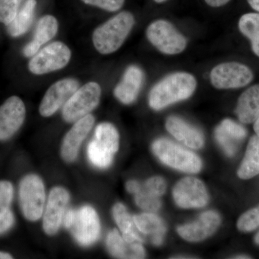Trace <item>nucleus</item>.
<instances>
[{
    "label": "nucleus",
    "instance_id": "f8f14e48",
    "mask_svg": "<svg viewBox=\"0 0 259 259\" xmlns=\"http://www.w3.org/2000/svg\"><path fill=\"white\" fill-rule=\"evenodd\" d=\"M79 88V81L73 78L61 79L51 85L39 107L40 115L45 117L54 115Z\"/></svg>",
    "mask_w": 259,
    "mask_h": 259
},
{
    "label": "nucleus",
    "instance_id": "e433bc0d",
    "mask_svg": "<svg viewBox=\"0 0 259 259\" xmlns=\"http://www.w3.org/2000/svg\"><path fill=\"white\" fill-rule=\"evenodd\" d=\"M247 1L253 10L259 13V0H247Z\"/></svg>",
    "mask_w": 259,
    "mask_h": 259
},
{
    "label": "nucleus",
    "instance_id": "423d86ee",
    "mask_svg": "<svg viewBox=\"0 0 259 259\" xmlns=\"http://www.w3.org/2000/svg\"><path fill=\"white\" fill-rule=\"evenodd\" d=\"M71 58V50L60 41L53 42L40 49L29 61L28 69L35 75H44L64 69Z\"/></svg>",
    "mask_w": 259,
    "mask_h": 259
},
{
    "label": "nucleus",
    "instance_id": "6ab92c4d",
    "mask_svg": "<svg viewBox=\"0 0 259 259\" xmlns=\"http://www.w3.org/2000/svg\"><path fill=\"white\" fill-rule=\"evenodd\" d=\"M244 127L234 121L226 119L214 131V137L228 156L236 153L238 144L246 136Z\"/></svg>",
    "mask_w": 259,
    "mask_h": 259
},
{
    "label": "nucleus",
    "instance_id": "473e14b6",
    "mask_svg": "<svg viewBox=\"0 0 259 259\" xmlns=\"http://www.w3.org/2000/svg\"><path fill=\"white\" fill-rule=\"evenodd\" d=\"M146 188L156 194L158 197H161L166 191V182L160 177H154L149 179L144 183Z\"/></svg>",
    "mask_w": 259,
    "mask_h": 259
},
{
    "label": "nucleus",
    "instance_id": "a19ab883",
    "mask_svg": "<svg viewBox=\"0 0 259 259\" xmlns=\"http://www.w3.org/2000/svg\"><path fill=\"white\" fill-rule=\"evenodd\" d=\"M255 243H256V244L259 245V232L258 233V234H257L256 236H255Z\"/></svg>",
    "mask_w": 259,
    "mask_h": 259
},
{
    "label": "nucleus",
    "instance_id": "39448f33",
    "mask_svg": "<svg viewBox=\"0 0 259 259\" xmlns=\"http://www.w3.org/2000/svg\"><path fill=\"white\" fill-rule=\"evenodd\" d=\"M98 83L90 81L79 88L63 107V117L66 122H74L96 108L101 97Z\"/></svg>",
    "mask_w": 259,
    "mask_h": 259
},
{
    "label": "nucleus",
    "instance_id": "aec40b11",
    "mask_svg": "<svg viewBox=\"0 0 259 259\" xmlns=\"http://www.w3.org/2000/svg\"><path fill=\"white\" fill-rule=\"evenodd\" d=\"M166 127L175 139L185 146L194 149H198L203 146L204 141L202 133L180 117L175 116L168 117Z\"/></svg>",
    "mask_w": 259,
    "mask_h": 259
},
{
    "label": "nucleus",
    "instance_id": "bb28decb",
    "mask_svg": "<svg viewBox=\"0 0 259 259\" xmlns=\"http://www.w3.org/2000/svg\"><path fill=\"white\" fill-rule=\"evenodd\" d=\"M240 30L251 41L252 49L259 56V14L247 13L243 15L238 23Z\"/></svg>",
    "mask_w": 259,
    "mask_h": 259
},
{
    "label": "nucleus",
    "instance_id": "20e7f679",
    "mask_svg": "<svg viewBox=\"0 0 259 259\" xmlns=\"http://www.w3.org/2000/svg\"><path fill=\"white\" fill-rule=\"evenodd\" d=\"M119 134L115 126L103 122L97 126L95 139L89 144L88 153L90 161L99 168H107L119 148Z\"/></svg>",
    "mask_w": 259,
    "mask_h": 259
},
{
    "label": "nucleus",
    "instance_id": "c9c22d12",
    "mask_svg": "<svg viewBox=\"0 0 259 259\" xmlns=\"http://www.w3.org/2000/svg\"><path fill=\"white\" fill-rule=\"evenodd\" d=\"M206 3L212 8H218L226 5L230 0H205Z\"/></svg>",
    "mask_w": 259,
    "mask_h": 259
},
{
    "label": "nucleus",
    "instance_id": "7ed1b4c3",
    "mask_svg": "<svg viewBox=\"0 0 259 259\" xmlns=\"http://www.w3.org/2000/svg\"><path fill=\"white\" fill-rule=\"evenodd\" d=\"M152 149L160 161L175 169L196 174L202 168V161L197 155L169 140H156Z\"/></svg>",
    "mask_w": 259,
    "mask_h": 259
},
{
    "label": "nucleus",
    "instance_id": "b1692460",
    "mask_svg": "<svg viewBox=\"0 0 259 259\" xmlns=\"http://www.w3.org/2000/svg\"><path fill=\"white\" fill-rule=\"evenodd\" d=\"M36 5V0H26L24 3L14 20L7 25L10 36L20 37L28 31L33 21Z\"/></svg>",
    "mask_w": 259,
    "mask_h": 259
},
{
    "label": "nucleus",
    "instance_id": "5701e85b",
    "mask_svg": "<svg viewBox=\"0 0 259 259\" xmlns=\"http://www.w3.org/2000/svg\"><path fill=\"white\" fill-rule=\"evenodd\" d=\"M236 113L243 123L255 122L259 116V84L242 94L237 105Z\"/></svg>",
    "mask_w": 259,
    "mask_h": 259
},
{
    "label": "nucleus",
    "instance_id": "4be33fe9",
    "mask_svg": "<svg viewBox=\"0 0 259 259\" xmlns=\"http://www.w3.org/2000/svg\"><path fill=\"white\" fill-rule=\"evenodd\" d=\"M136 228L141 233L150 236L153 244L161 245L166 232L164 222L153 213H142L134 218Z\"/></svg>",
    "mask_w": 259,
    "mask_h": 259
},
{
    "label": "nucleus",
    "instance_id": "f3484780",
    "mask_svg": "<svg viewBox=\"0 0 259 259\" xmlns=\"http://www.w3.org/2000/svg\"><path fill=\"white\" fill-rule=\"evenodd\" d=\"M144 80V72L139 66H129L125 70L120 82L114 90V95L119 101L129 105L139 96Z\"/></svg>",
    "mask_w": 259,
    "mask_h": 259
},
{
    "label": "nucleus",
    "instance_id": "a211bd4d",
    "mask_svg": "<svg viewBox=\"0 0 259 259\" xmlns=\"http://www.w3.org/2000/svg\"><path fill=\"white\" fill-rule=\"evenodd\" d=\"M58 30L59 23L55 17L50 15L42 17L37 21L33 38L23 49V55L25 57L35 55L42 46L56 36Z\"/></svg>",
    "mask_w": 259,
    "mask_h": 259
},
{
    "label": "nucleus",
    "instance_id": "2eb2a0df",
    "mask_svg": "<svg viewBox=\"0 0 259 259\" xmlns=\"http://www.w3.org/2000/svg\"><path fill=\"white\" fill-rule=\"evenodd\" d=\"M95 122V117L91 114L75 122L74 125L65 136L61 146V156L64 161L72 162L76 159L80 146L90 134Z\"/></svg>",
    "mask_w": 259,
    "mask_h": 259
},
{
    "label": "nucleus",
    "instance_id": "6e6552de",
    "mask_svg": "<svg viewBox=\"0 0 259 259\" xmlns=\"http://www.w3.org/2000/svg\"><path fill=\"white\" fill-rule=\"evenodd\" d=\"M20 204L24 216L30 221L41 218L45 204V189L41 179L37 175L24 177L19 190Z\"/></svg>",
    "mask_w": 259,
    "mask_h": 259
},
{
    "label": "nucleus",
    "instance_id": "9b49d317",
    "mask_svg": "<svg viewBox=\"0 0 259 259\" xmlns=\"http://www.w3.org/2000/svg\"><path fill=\"white\" fill-rule=\"evenodd\" d=\"M175 202L182 208H200L208 202L205 186L198 179L185 177L175 185L173 190Z\"/></svg>",
    "mask_w": 259,
    "mask_h": 259
},
{
    "label": "nucleus",
    "instance_id": "4c0bfd02",
    "mask_svg": "<svg viewBox=\"0 0 259 259\" xmlns=\"http://www.w3.org/2000/svg\"><path fill=\"white\" fill-rule=\"evenodd\" d=\"M13 258V256L9 253L5 252L0 251V259H10Z\"/></svg>",
    "mask_w": 259,
    "mask_h": 259
},
{
    "label": "nucleus",
    "instance_id": "dca6fc26",
    "mask_svg": "<svg viewBox=\"0 0 259 259\" xmlns=\"http://www.w3.org/2000/svg\"><path fill=\"white\" fill-rule=\"evenodd\" d=\"M221 224V217L214 211L202 213L197 221L177 228V232L187 241H202L212 235Z\"/></svg>",
    "mask_w": 259,
    "mask_h": 259
},
{
    "label": "nucleus",
    "instance_id": "f704fd0d",
    "mask_svg": "<svg viewBox=\"0 0 259 259\" xmlns=\"http://www.w3.org/2000/svg\"><path fill=\"white\" fill-rule=\"evenodd\" d=\"M140 186L139 182H136V181H129L127 184H126V189L131 193L134 194L135 192L137 191Z\"/></svg>",
    "mask_w": 259,
    "mask_h": 259
},
{
    "label": "nucleus",
    "instance_id": "ddd939ff",
    "mask_svg": "<svg viewBox=\"0 0 259 259\" xmlns=\"http://www.w3.org/2000/svg\"><path fill=\"white\" fill-rule=\"evenodd\" d=\"M26 115L25 104L20 97H10L0 106V141L13 137L23 125Z\"/></svg>",
    "mask_w": 259,
    "mask_h": 259
},
{
    "label": "nucleus",
    "instance_id": "a878e982",
    "mask_svg": "<svg viewBox=\"0 0 259 259\" xmlns=\"http://www.w3.org/2000/svg\"><path fill=\"white\" fill-rule=\"evenodd\" d=\"M259 174V136L250 139L245 152V157L238 171V177L248 180Z\"/></svg>",
    "mask_w": 259,
    "mask_h": 259
},
{
    "label": "nucleus",
    "instance_id": "58836bf2",
    "mask_svg": "<svg viewBox=\"0 0 259 259\" xmlns=\"http://www.w3.org/2000/svg\"><path fill=\"white\" fill-rule=\"evenodd\" d=\"M254 131L257 136H259V116L258 118L255 120L254 123Z\"/></svg>",
    "mask_w": 259,
    "mask_h": 259
},
{
    "label": "nucleus",
    "instance_id": "2f4dec72",
    "mask_svg": "<svg viewBox=\"0 0 259 259\" xmlns=\"http://www.w3.org/2000/svg\"><path fill=\"white\" fill-rule=\"evenodd\" d=\"M85 4L97 7L108 12H116L122 8L125 0H81Z\"/></svg>",
    "mask_w": 259,
    "mask_h": 259
},
{
    "label": "nucleus",
    "instance_id": "9d476101",
    "mask_svg": "<svg viewBox=\"0 0 259 259\" xmlns=\"http://www.w3.org/2000/svg\"><path fill=\"white\" fill-rule=\"evenodd\" d=\"M69 229L80 245L88 246L93 244L100 233V220L96 211L90 206L74 210Z\"/></svg>",
    "mask_w": 259,
    "mask_h": 259
},
{
    "label": "nucleus",
    "instance_id": "c85d7f7f",
    "mask_svg": "<svg viewBox=\"0 0 259 259\" xmlns=\"http://www.w3.org/2000/svg\"><path fill=\"white\" fill-rule=\"evenodd\" d=\"M24 0H0V23L9 25L16 16Z\"/></svg>",
    "mask_w": 259,
    "mask_h": 259
},
{
    "label": "nucleus",
    "instance_id": "79ce46f5",
    "mask_svg": "<svg viewBox=\"0 0 259 259\" xmlns=\"http://www.w3.org/2000/svg\"><path fill=\"white\" fill-rule=\"evenodd\" d=\"M153 1L156 2V3H163V2H164L165 0H153Z\"/></svg>",
    "mask_w": 259,
    "mask_h": 259
},
{
    "label": "nucleus",
    "instance_id": "c756f323",
    "mask_svg": "<svg viewBox=\"0 0 259 259\" xmlns=\"http://www.w3.org/2000/svg\"><path fill=\"white\" fill-rule=\"evenodd\" d=\"M237 226L243 232L253 231L256 229L259 226V207L244 213L238 220Z\"/></svg>",
    "mask_w": 259,
    "mask_h": 259
},
{
    "label": "nucleus",
    "instance_id": "ea45409f",
    "mask_svg": "<svg viewBox=\"0 0 259 259\" xmlns=\"http://www.w3.org/2000/svg\"><path fill=\"white\" fill-rule=\"evenodd\" d=\"M234 258H250V257L247 256V255H238V256L235 257Z\"/></svg>",
    "mask_w": 259,
    "mask_h": 259
},
{
    "label": "nucleus",
    "instance_id": "412c9836",
    "mask_svg": "<svg viewBox=\"0 0 259 259\" xmlns=\"http://www.w3.org/2000/svg\"><path fill=\"white\" fill-rule=\"evenodd\" d=\"M107 246L110 254L115 258L139 259L146 256L144 247L141 243L126 241L116 229L107 236Z\"/></svg>",
    "mask_w": 259,
    "mask_h": 259
},
{
    "label": "nucleus",
    "instance_id": "1a4fd4ad",
    "mask_svg": "<svg viewBox=\"0 0 259 259\" xmlns=\"http://www.w3.org/2000/svg\"><path fill=\"white\" fill-rule=\"evenodd\" d=\"M253 78V73L249 68L236 62L218 65L210 73L212 84L220 90L243 88Z\"/></svg>",
    "mask_w": 259,
    "mask_h": 259
},
{
    "label": "nucleus",
    "instance_id": "393cba45",
    "mask_svg": "<svg viewBox=\"0 0 259 259\" xmlns=\"http://www.w3.org/2000/svg\"><path fill=\"white\" fill-rule=\"evenodd\" d=\"M114 219L122 233V238L129 243H142V239L136 231L134 218L127 212L125 206L121 203L116 204L112 209Z\"/></svg>",
    "mask_w": 259,
    "mask_h": 259
},
{
    "label": "nucleus",
    "instance_id": "f257e3e1",
    "mask_svg": "<svg viewBox=\"0 0 259 259\" xmlns=\"http://www.w3.org/2000/svg\"><path fill=\"white\" fill-rule=\"evenodd\" d=\"M197 88V81L192 74L177 72L167 76L150 92V107L160 110L171 104L187 100Z\"/></svg>",
    "mask_w": 259,
    "mask_h": 259
},
{
    "label": "nucleus",
    "instance_id": "4468645a",
    "mask_svg": "<svg viewBox=\"0 0 259 259\" xmlns=\"http://www.w3.org/2000/svg\"><path fill=\"white\" fill-rule=\"evenodd\" d=\"M69 198V192L62 187L51 190L42 221L44 231L49 236L55 235L60 228Z\"/></svg>",
    "mask_w": 259,
    "mask_h": 259
},
{
    "label": "nucleus",
    "instance_id": "f03ea898",
    "mask_svg": "<svg viewBox=\"0 0 259 259\" xmlns=\"http://www.w3.org/2000/svg\"><path fill=\"white\" fill-rule=\"evenodd\" d=\"M134 25V15L128 11L121 12L95 29L94 47L103 55L115 52L122 47Z\"/></svg>",
    "mask_w": 259,
    "mask_h": 259
},
{
    "label": "nucleus",
    "instance_id": "72a5a7b5",
    "mask_svg": "<svg viewBox=\"0 0 259 259\" xmlns=\"http://www.w3.org/2000/svg\"><path fill=\"white\" fill-rule=\"evenodd\" d=\"M14 215L10 209L3 215L0 216V235L9 231L14 225Z\"/></svg>",
    "mask_w": 259,
    "mask_h": 259
},
{
    "label": "nucleus",
    "instance_id": "0eeeda50",
    "mask_svg": "<svg viewBox=\"0 0 259 259\" xmlns=\"http://www.w3.org/2000/svg\"><path fill=\"white\" fill-rule=\"evenodd\" d=\"M148 40L158 51L167 55L180 54L187 47V40L169 22L158 20L148 25Z\"/></svg>",
    "mask_w": 259,
    "mask_h": 259
},
{
    "label": "nucleus",
    "instance_id": "cd10ccee",
    "mask_svg": "<svg viewBox=\"0 0 259 259\" xmlns=\"http://www.w3.org/2000/svg\"><path fill=\"white\" fill-rule=\"evenodd\" d=\"M136 204L139 207L148 212H156L161 207V200L158 196L140 184L139 189L134 193Z\"/></svg>",
    "mask_w": 259,
    "mask_h": 259
},
{
    "label": "nucleus",
    "instance_id": "7c9ffc66",
    "mask_svg": "<svg viewBox=\"0 0 259 259\" xmlns=\"http://www.w3.org/2000/svg\"><path fill=\"white\" fill-rule=\"evenodd\" d=\"M13 198V187L8 181H0V216L10 210Z\"/></svg>",
    "mask_w": 259,
    "mask_h": 259
}]
</instances>
